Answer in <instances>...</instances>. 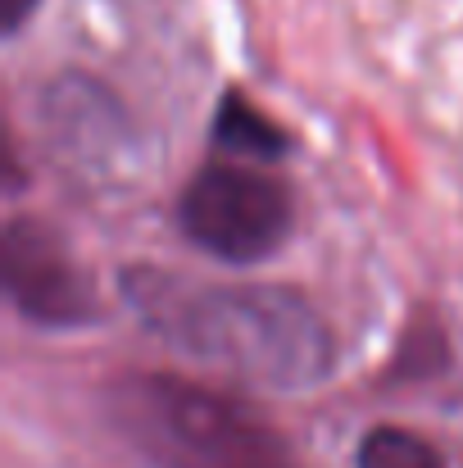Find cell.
I'll use <instances>...</instances> for the list:
<instances>
[{
  "instance_id": "1",
  "label": "cell",
  "mask_w": 463,
  "mask_h": 468,
  "mask_svg": "<svg viewBox=\"0 0 463 468\" xmlns=\"http://www.w3.org/2000/svg\"><path fill=\"white\" fill-rule=\"evenodd\" d=\"M123 296L173 350L227 368L268 391H305L331 378V332L305 296L268 282H200L163 269H128Z\"/></svg>"
},
{
  "instance_id": "2",
  "label": "cell",
  "mask_w": 463,
  "mask_h": 468,
  "mask_svg": "<svg viewBox=\"0 0 463 468\" xmlns=\"http://www.w3.org/2000/svg\"><path fill=\"white\" fill-rule=\"evenodd\" d=\"M110 410L154 468H300L278 428L186 378L132 373Z\"/></svg>"
},
{
  "instance_id": "3",
  "label": "cell",
  "mask_w": 463,
  "mask_h": 468,
  "mask_svg": "<svg viewBox=\"0 0 463 468\" xmlns=\"http://www.w3.org/2000/svg\"><path fill=\"white\" fill-rule=\"evenodd\" d=\"M177 223L195 250L223 264H255L287 241L291 196L264 168L214 159L186 182L177 200Z\"/></svg>"
},
{
  "instance_id": "4",
  "label": "cell",
  "mask_w": 463,
  "mask_h": 468,
  "mask_svg": "<svg viewBox=\"0 0 463 468\" xmlns=\"http://www.w3.org/2000/svg\"><path fill=\"white\" fill-rule=\"evenodd\" d=\"M5 292L14 310L41 327H87L100 318V296L73 250L37 218L5 228Z\"/></svg>"
},
{
  "instance_id": "5",
  "label": "cell",
  "mask_w": 463,
  "mask_h": 468,
  "mask_svg": "<svg viewBox=\"0 0 463 468\" xmlns=\"http://www.w3.org/2000/svg\"><path fill=\"white\" fill-rule=\"evenodd\" d=\"M46 123L64 159L96 164V168L110 164L123 133V114L91 78H59V87L46 96Z\"/></svg>"
},
{
  "instance_id": "6",
  "label": "cell",
  "mask_w": 463,
  "mask_h": 468,
  "mask_svg": "<svg viewBox=\"0 0 463 468\" xmlns=\"http://www.w3.org/2000/svg\"><path fill=\"white\" fill-rule=\"evenodd\" d=\"M214 142H218V151L246 159H278L287 151V133L268 114H259L241 91L223 96V105L214 114Z\"/></svg>"
},
{
  "instance_id": "7",
  "label": "cell",
  "mask_w": 463,
  "mask_h": 468,
  "mask_svg": "<svg viewBox=\"0 0 463 468\" xmlns=\"http://www.w3.org/2000/svg\"><path fill=\"white\" fill-rule=\"evenodd\" d=\"M354 468H446V460L418 432L382 423V428L363 432V441L354 451Z\"/></svg>"
},
{
  "instance_id": "8",
  "label": "cell",
  "mask_w": 463,
  "mask_h": 468,
  "mask_svg": "<svg viewBox=\"0 0 463 468\" xmlns=\"http://www.w3.org/2000/svg\"><path fill=\"white\" fill-rule=\"evenodd\" d=\"M37 5H41V0H0V27H5V32H18V27L32 18Z\"/></svg>"
}]
</instances>
